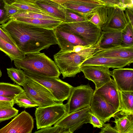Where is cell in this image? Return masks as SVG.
Returning <instances> with one entry per match:
<instances>
[{
  "label": "cell",
  "mask_w": 133,
  "mask_h": 133,
  "mask_svg": "<svg viewBox=\"0 0 133 133\" xmlns=\"http://www.w3.org/2000/svg\"><path fill=\"white\" fill-rule=\"evenodd\" d=\"M110 74L120 90L133 91V69L132 68H116L110 71Z\"/></svg>",
  "instance_id": "obj_17"
},
{
  "label": "cell",
  "mask_w": 133,
  "mask_h": 133,
  "mask_svg": "<svg viewBox=\"0 0 133 133\" xmlns=\"http://www.w3.org/2000/svg\"><path fill=\"white\" fill-rule=\"evenodd\" d=\"M14 103L19 107L25 108L39 107L37 103L26 96L24 91L20 94L15 97Z\"/></svg>",
  "instance_id": "obj_32"
},
{
  "label": "cell",
  "mask_w": 133,
  "mask_h": 133,
  "mask_svg": "<svg viewBox=\"0 0 133 133\" xmlns=\"http://www.w3.org/2000/svg\"><path fill=\"white\" fill-rule=\"evenodd\" d=\"M94 91L89 84L73 87L65 104L68 114L90 106Z\"/></svg>",
  "instance_id": "obj_8"
},
{
  "label": "cell",
  "mask_w": 133,
  "mask_h": 133,
  "mask_svg": "<svg viewBox=\"0 0 133 133\" xmlns=\"http://www.w3.org/2000/svg\"><path fill=\"white\" fill-rule=\"evenodd\" d=\"M124 11L128 22L133 26V8H127Z\"/></svg>",
  "instance_id": "obj_43"
},
{
  "label": "cell",
  "mask_w": 133,
  "mask_h": 133,
  "mask_svg": "<svg viewBox=\"0 0 133 133\" xmlns=\"http://www.w3.org/2000/svg\"><path fill=\"white\" fill-rule=\"evenodd\" d=\"M107 6L100 8L88 18V20L101 29L107 21Z\"/></svg>",
  "instance_id": "obj_26"
},
{
  "label": "cell",
  "mask_w": 133,
  "mask_h": 133,
  "mask_svg": "<svg viewBox=\"0 0 133 133\" xmlns=\"http://www.w3.org/2000/svg\"><path fill=\"white\" fill-rule=\"evenodd\" d=\"M2 76V72L0 68V77Z\"/></svg>",
  "instance_id": "obj_47"
},
{
  "label": "cell",
  "mask_w": 133,
  "mask_h": 133,
  "mask_svg": "<svg viewBox=\"0 0 133 133\" xmlns=\"http://www.w3.org/2000/svg\"><path fill=\"white\" fill-rule=\"evenodd\" d=\"M65 9V19L64 23H72L86 21L88 19L69 10Z\"/></svg>",
  "instance_id": "obj_35"
},
{
  "label": "cell",
  "mask_w": 133,
  "mask_h": 133,
  "mask_svg": "<svg viewBox=\"0 0 133 133\" xmlns=\"http://www.w3.org/2000/svg\"><path fill=\"white\" fill-rule=\"evenodd\" d=\"M0 50L10 58L11 61L24 58L26 55L16 45H12L0 38Z\"/></svg>",
  "instance_id": "obj_23"
},
{
  "label": "cell",
  "mask_w": 133,
  "mask_h": 133,
  "mask_svg": "<svg viewBox=\"0 0 133 133\" xmlns=\"http://www.w3.org/2000/svg\"><path fill=\"white\" fill-rule=\"evenodd\" d=\"M11 19L44 28L53 30L64 23L63 21L60 20H53L22 17L16 18Z\"/></svg>",
  "instance_id": "obj_22"
},
{
  "label": "cell",
  "mask_w": 133,
  "mask_h": 133,
  "mask_svg": "<svg viewBox=\"0 0 133 133\" xmlns=\"http://www.w3.org/2000/svg\"><path fill=\"white\" fill-rule=\"evenodd\" d=\"M68 114L66 104L63 103L38 107L35 112L37 129L51 127Z\"/></svg>",
  "instance_id": "obj_6"
},
{
  "label": "cell",
  "mask_w": 133,
  "mask_h": 133,
  "mask_svg": "<svg viewBox=\"0 0 133 133\" xmlns=\"http://www.w3.org/2000/svg\"><path fill=\"white\" fill-rule=\"evenodd\" d=\"M34 133H69V130L59 126H54L53 127H49L40 129L36 131Z\"/></svg>",
  "instance_id": "obj_36"
},
{
  "label": "cell",
  "mask_w": 133,
  "mask_h": 133,
  "mask_svg": "<svg viewBox=\"0 0 133 133\" xmlns=\"http://www.w3.org/2000/svg\"><path fill=\"white\" fill-rule=\"evenodd\" d=\"M105 3L107 6L117 7L121 9L120 0H99Z\"/></svg>",
  "instance_id": "obj_45"
},
{
  "label": "cell",
  "mask_w": 133,
  "mask_h": 133,
  "mask_svg": "<svg viewBox=\"0 0 133 133\" xmlns=\"http://www.w3.org/2000/svg\"><path fill=\"white\" fill-rule=\"evenodd\" d=\"M121 9L124 10L127 8H133V0H120Z\"/></svg>",
  "instance_id": "obj_44"
},
{
  "label": "cell",
  "mask_w": 133,
  "mask_h": 133,
  "mask_svg": "<svg viewBox=\"0 0 133 133\" xmlns=\"http://www.w3.org/2000/svg\"><path fill=\"white\" fill-rule=\"evenodd\" d=\"M60 6L66 3L96 4L106 5L104 2L99 0H49Z\"/></svg>",
  "instance_id": "obj_34"
},
{
  "label": "cell",
  "mask_w": 133,
  "mask_h": 133,
  "mask_svg": "<svg viewBox=\"0 0 133 133\" xmlns=\"http://www.w3.org/2000/svg\"><path fill=\"white\" fill-rule=\"evenodd\" d=\"M107 67L97 65H81V71L85 78L92 81L95 90L99 88L111 79L110 71Z\"/></svg>",
  "instance_id": "obj_11"
},
{
  "label": "cell",
  "mask_w": 133,
  "mask_h": 133,
  "mask_svg": "<svg viewBox=\"0 0 133 133\" xmlns=\"http://www.w3.org/2000/svg\"><path fill=\"white\" fill-rule=\"evenodd\" d=\"M121 110L133 113V91L119 90Z\"/></svg>",
  "instance_id": "obj_27"
},
{
  "label": "cell",
  "mask_w": 133,
  "mask_h": 133,
  "mask_svg": "<svg viewBox=\"0 0 133 133\" xmlns=\"http://www.w3.org/2000/svg\"><path fill=\"white\" fill-rule=\"evenodd\" d=\"M131 64L129 61L124 59L92 55L84 61L81 65H100L115 69L123 68L129 66Z\"/></svg>",
  "instance_id": "obj_18"
},
{
  "label": "cell",
  "mask_w": 133,
  "mask_h": 133,
  "mask_svg": "<svg viewBox=\"0 0 133 133\" xmlns=\"http://www.w3.org/2000/svg\"><path fill=\"white\" fill-rule=\"evenodd\" d=\"M100 129L101 130L99 132V133H118L114 127H112L109 123H103L102 126L100 128Z\"/></svg>",
  "instance_id": "obj_41"
},
{
  "label": "cell",
  "mask_w": 133,
  "mask_h": 133,
  "mask_svg": "<svg viewBox=\"0 0 133 133\" xmlns=\"http://www.w3.org/2000/svg\"><path fill=\"white\" fill-rule=\"evenodd\" d=\"M5 2L4 0H0V24H3L10 19L7 14L4 8Z\"/></svg>",
  "instance_id": "obj_37"
},
{
  "label": "cell",
  "mask_w": 133,
  "mask_h": 133,
  "mask_svg": "<svg viewBox=\"0 0 133 133\" xmlns=\"http://www.w3.org/2000/svg\"><path fill=\"white\" fill-rule=\"evenodd\" d=\"M4 7L7 15L10 17L17 13L21 10L11 4H8L5 3Z\"/></svg>",
  "instance_id": "obj_40"
},
{
  "label": "cell",
  "mask_w": 133,
  "mask_h": 133,
  "mask_svg": "<svg viewBox=\"0 0 133 133\" xmlns=\"http://www.w3.org/2000/svg\"><path fill=\"white\" fill-rule=\"evenodd\" d=\"M54 30L60 50H72L74 46L77 45H89L81 38L75 34L58 27Z\"/></svg>",
  "instance_id": "obj_15"
},
{
  "label": "cell",
  "mask_w": 133,
  "mask_h": 133,
  "mask_svg": "<svg viewBox=\"0 0 133 133\" xmlns=\"http://www.w3.org/2000/svg\"><path fill=\"white\" fill-rule=\"evenodd\" d=\"M14 98L0 96V107H13Z\"/></svg>",
  "instance_id": "obj_38"
},
{
  "label": "cell",
  "mask_w": 133,
  "mask_h": 133,
  "mask_svg": "<svg viewBox=\"0 0 133 133\" xmlns=\"http://www.w3.org/2000/svg\"><path fill=\"white\" fill-rule=\"evenodd\" d=\"M122 40L120 31L102 30L101 36L98 41L97 48H105L121 45Z\"/></svg>",
  "instance_id": "obj_20"
},
{
  "label": "cell",
  "mask_w": 133,
  "mask_h": 133,
  "mask_svg": "<svg viewBox=\"0 0 133 133\" xmlns=\"http://www.w3.org/2000/svg\"><path fill=\"white\" fill-rule=\"evenodd\" d=\"M94 94L102 97L117 110H121L119 89L113 79L95 90Z\"/></svg>",
  "instance_id": "obj_14"
},
{
  "label": "cell",
  "mask_w": 133,
  "mask_h": 133,
  "mask_svg": "<svg viewBox=\"0 0 133 133\" xmlns=\"http://www.w3.org/2000/svg\"><path fill=\"white\" fill-rule=\"evenodd\" d=\"M24 71L26 76L48 89L58 102L63 103L68 99L73 87L71 85L59 77L44 76Z\"/></svg>",
  "instance_id": "obj_4"
},
{
  "label": "cell",
  "mask_w": 133,
  "mask_h": 133,
  "mask_svg": "<svg viewBox=\"0 0 133 133\" xmlns=\"http://www.w3.org/2000/svg\"><path fill=\"white\" fill-rule=\"evenodd\" d=\"M90 111V106L68 114L54 126L67 129L70 133H73L83 124L89 123Z\"/></svg>",
  "instance_id": "obj_10"
},
{
  "label": "cell",
  "mask_w": 133,
  "mask_h": 133,
  "mask_svg": "<svg viewBox=\"0 0 133 133\" xmlns=\"http://www.w3.org/2000/svg\"><path fill=\"white\" fill-rule=\"evenodd\" d=\"M90 123L91 124L94 128H100L103 123L91 111L89 112Z\"/></svg>",
  "instance_id": "obj_39"
},
{
  "label": "cell",
  "mask_w": 133,
  "mask_h": 133,
  "mask_svg": "<svg viewBox=\"0 0 133 133\" xmlns=\"http://www.w3.org/2000/svg\"><path fill=\"white\" fill-rule=\"evenodd\" d=\"M18 17L62 21L53 16H49L21 10L17 14L11 16L10 19Z\"/></svg>",
  "instance_id": "obj_29"
},
{
  "label": "cell",
  "mask_w": 133,
  "mask_h": 133,
  "mask_svg": "<svg viewBox=\"0 0 133 133\" xmlns=\"http://www.w3.org/2000/svg\"><path fill=\"white\" fill-rule=\"evenodd\" d=\"M128 22L124 10L117 7L108 6L107 21L101 30L121 31Z\"/></svg>",
  "instance_id": "obj_13"
},
{
  "label": "cell",
  "mask_w": 133,
  "mask_h": 133,
  "mask_svg": "<svg viewBox=\"0 0 133 133\" xmlns=\"http://www.w3.org/2000/svg\"><path fill=\"white\" fill-rule=\"evenodd\" d=\"M26 96L37 103L40 107L56 104L58 102L50 92L39 83L26 76L23 86Z\"/></svg>",
  "instance_id": "obj_7"
},
{
  "label": "cell",
  "mask_w": 133,
  "mask_h": 133,
  "mask_svg": "<svg viewBox=\"0 0 133 133\" xmlns=\"http://www.w3.org/2000/svg\"><path fill=\"white\" fill-rule=\"evenodd\" d=\"M90 111L103 123L109 122L110 118L119 111L100 96L93 94L90 106Z\"/></svg>",
  "instance_id": "obj_12"
},
{
  "label": "cell",
  "mask_w": 133,
  "mask_h": 133,
  "mask_svg": "<svg viewBox=\"0 0 133 133\" xmlns=\"http://www.w3.org/2000/svg\"><path fill=\"white\" fill-rule=\"evenodd\" d=\"M24 91V89L18 85L0 82V96L15 98Z\"/></svg>",
  "instance_id": "obj_25"
},
{
  "label": "cell",
  "mask_w": 133,
  "mask_h": 133,
  "mask_svg": "<svg viewBox=\"0 0 133 133\" xmlns=\"http://www.w3.org/2000/svg\"><path fill=\"white\" fill-rule=\"evenodd\" d=\"M5 3L9 4L20 1H26L28 2H42L48 3L51 1L49 0H4Z\"/></svg>",
  "instance_id": "obj_46"
},
{
  "label": "cell",
  "mask_w": 133,
  "mask_h": 133,
  "mask_svg": "<svg viewBox=\"0 0 133 133\" xmlns=\"http://www.w3.org/2000/svg\"><path fill=\"white\" fill-rule=\"evenodd\" d=\"M104 6H106L72 3H65L61 6L65 9L77 14L87 19L100 8Z\"/></svg>",
  "instance_id": "obj_21"
},
{
  "label": "cell",
  "mask_w": 133,
  "mask_h": 133,
  "mask_svg": "<svg viewBox=\"0 0 133 133\" xmlns=\"http://www.w3.org/2000/svg\"><path fill=\"white\" fill-rule=\"evenodd\" d=\"M0 26L25 55L40 52L57 44L54 30L49 29L10 19Z\"/></svg>",
  "instance_id": "obj_1"
},
{
  "label": "cell",
  "mask_w": 133,
  "mask_h": 133,
  "mask_svg": "<svg viewBox=\"0 0 133 133\" xmlns=\"http://www.w3.org/2000/svg\"><path fill=\"white\" fill-rule=\"evenodd\" d=\"M17 68L44 76L59 77L61 73L55 62L40 52L26 55L22 59L14 61Z\"/></svg>",
  "instance_id": "obj_3"
},
{
  "label": "cell",
  "mask_w": 133,
  "mask_h": 133,
  "mask_svg": "<svg viewBox=\"0 0 133 133\" xmlns=\"http://www.w3.org/2000/svg\"><path fill=\"white\" fill-rule=\"evenodd\" d=\"M97 48V44L78 52L60 50L54 56L55 62L64 78L74 77L81 72L82 63L91 56Z\"/></svg>",
  "instance_id": "obj_2"
},
{
  "label": "cell",
  "mask_w": 133,
  "mask_h": 133,
  "mask_svg": "<svg viewBox=\"0 0 133 133\" xmlns=\"http://www.w3.org/2000/svg\"><path fill=\"white\" fill-rule=\"evenodd\" d=\"M92 55L118 58L133 62V46L117 45L105 48H97Z\"/></svg>",
  "instance_id": "obj_16"
},
{
  "label": "cell",
  "mask_w": 133,
  "mask_h": 133,
  "mask_svg": "<svg viewBox=\"0 0 133 133\" xmlns=\"http://www.w3.org/2000/svg\"><path fill=\"white\" fill-rule=\"evenodd\" d=\"M8 76L18 85L23 86L26 81V76L21 69L13 68H7Z\"/></svg>",
  "instance_id": "obj_30"
},
{
  "label": "cell",
  "mask_w": 133,
  "mask_h": 133,
  "mask_svg": "<svg viewBox=\"0 0 133 133\" xmlns=\"http://www.w3.org/2000/svg\"><path fill=\"white\" fill-rule=\"evenodd\" d=\"M34 120L24 110L17 115L8 124L0 129V133H31L34 128Z\"/></svg>",
  "instance_id": "obj_9"
},
{
  "label": "cell",
  "mask_w": 133,
  "mask_h": 133,
  "mask_svg": "<svg viewBox=\"0 0 133 133\" xmlns=\"http://www.w3.org/2000/svg\"><path fill=\"white\" fill-rule=\"evenodd\" d=\"M11 4L21 10L53 16L40 7L36 2L20 1Z\"/></svg>",
  "instance_id": "obj_28"
},
{
  "label": "cell",
  "mask_w": 133,
  "mask_h": 133,
  "mask_svg": "<svg viewBox=\"0 0 133 133\" xmlns=\"http://www.w3.org/2000/svg\"><path fill=\"white\" fill-rule=\"evenodd\" d=\"M36 4L51 15L64 22L65 19V9L61 6L53 2L46 3L36 2Z\"/></svg>",
  "instance_id": "obj_24"
},
{
  "label": "cell",
  "mask_w": 133,
  "mask_h": 133,
  "mask_svg": "<svg viewBox=\"0 0 133 133\" xmlns=\"http://www.w3.org/2000/svg\"><path fill=\"white\" fill-rule=\"evenodd\" d=\"M59 29L75 34L81 38L90 45L96 44L101 35V29L88 20L72 23H63Z\"/></svg>",
  "instance_id": "obj_5"
},
{
  "label": "cell",
  "mask_w": 133,
  "mask_h": 133,
  "mask_svg": "<svg viewBox=\"0 0 133 133\" xmlns=\"http://www.w3.org/2000/svg\"><path fill=\"white\" fill-rule=\"evenodd\" d=\"M121 31L122 38L121 45L125 46H133V26L128 22Z\"/></svg>",
  "instance_id": "obj_31"
},
{
  "label": "cell",
  "mask_w": 133,
  "mask_h": 133,
  "mask_svg": "<svg viewBox=\"0 0 133 133\" xmlns=\"http://www.w3.org/2000/svg\"><path fill=\"white\" fill-rule=\"evenodd\" d=\"M18 112V110L13 107H0V123L15 117Z\"/></svg>",
  "instance_id": "obj_33"
},
{
  "label": "cell",
  "mask_w": 133,
  "mask_h": 133,
  "mask_svg": "<svg viewBox=\"0 0 133 133\" xmlns=\"http://www.w3.org/2000/svg\"><path fill=\"white\" fill-rule=\"evenodd\" d=\"M118 133H133V113L119 111L113 117Z\"/></svg>",
  "instance_id": "obj_19"
},
{
  "label": "cell",
  "mask_w": 133,
  "mask_h": 133,
  "mask_svg": "<svg viewBox=\"0 0 133 133\" xmlns=\"http://www.w3.org/2000/svg\"><path fill=\"white\" fill-rule=\"evenodd\" d=\"M0 38L12 45H16L8 34L0 26Z\"/></svg>",
  "instance_id": "obj_42"
}]
</instances>
